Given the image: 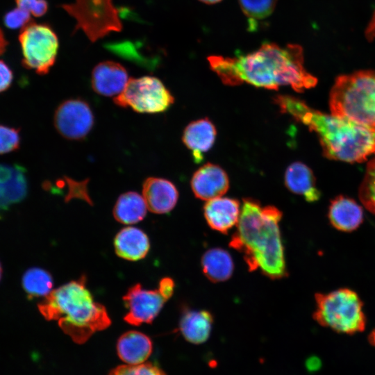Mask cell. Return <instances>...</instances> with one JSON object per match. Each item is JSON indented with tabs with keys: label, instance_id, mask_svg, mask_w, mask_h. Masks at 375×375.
Here are the masks:
<instances>
[{
	"label": "cell",
	"instance_id": "1",
	"mask_svg": "<svg viewBox=\"0 0 375 375\" xmlns=\"http://www.w3.org/2000/svg\"><path fill=\"white\" fill-rule=\"evenodd\" d=\"M208 60L211 69L228 85L246 83L269 90L290 85L301 92L317 83V78L304 68L303 49L298 44L280 47L265 42L256 51L245 55L233 58L211 56Z\"/></svg>",
	"mask_w": 375,
	"mask_h": 375
},
{
	"label": "cell",
	"instance_id": "2",
	"mask_svg": "<svg viewBox=\"0 0 375 375\" xmlns=\"http://www.w3.org/2000/svg\"><path fill=\"white\" fill-rule=\"evenodd\" d=\"M282 212L274 206L244 198L229 246L242 254L250 272L260 269L271 279L287 276L279 223Z\"/></svg>",
	"mask_w": 375,
	"mask_h": 375
},
{
	"label": "cell",
	"instance_id": "3",
	"mask_svg": "<svg viewBox=\"0 0 375 375\" xmlns=\"http://www.w3.org/2000/svg\"><path fill=\"white\" fill-rule=\"evenodd\" d=\"M274 101L282 112L290 114L316 133L328 158L359 162L375 153V124L322 113L290 95H277Z\"/></svg>",
	"mask_w": 375,
	"mask_h": 375
},
{
	"label": "cell",
	"instance_id": "4",
	"mask_svg": "<svg viewBox=\"0 0 375 375\" xmlns=\"http://www.w3.org/2000/svg\"><path fill=\"white\" fill-rule=\"evenodd\" d=\"M38 308L47 320L57 321L64 333L78 344L111 324L106 308L94 301L86 287L85 276L52 290Z\"/></svg>",
	"mask_w": 375,
	"mask_h": 375
},
{
	"label": "cell",
	"instance_id": "5",
	"mask_svg": "<svg viewBox=\"0 0 375 375\" xmlns=\"http://www.w3.org/2000/svg\"><path fill=\"white\" fill-rule=\"evenodd\" d=\"M330 109L332 115L375 124V71L338 76L331 91Z\"/></svg>",
	"mask_w": 375,
	"mask_h": 375
},
{
	"label": "cell",
	"instance_id": "6",
	"mask_svg": "<svg viewBox=\"0 0 375 375\" xmlns=\"http://www.w3.org/2000/svg\"><path fill=\"white\" fill-rule=\"evenodd\" d=\"M313 319L333 331L353 334L362 331L366 319L362 302L353 290L341 288L328 293H316Z\"/></svg>",
	"mask_w": 375,
	"mask_h": 375
},
{
	"label": "cell",
	"instance_id": "7",
	"mask_svg": "<svg viewBox=\"0 0 375 375\" xmlns=\"http://www.w3.org/2000/svg\"><path fill=\"white\" fill-rule=\"evenodd\" d=\"M60 6L75 19L74 32L82 30L92 42L122 30L119 12L112 0H74Z\"/></svg>",
	"mask_w": 375,
	"mask_h": 375
},
{
	"label": "cell",
	"instance_id": "8",
	"mask_svg": "<svg viewBox=\"0 0 375 375\" xmlns=\"http://www.w3.org/2000/svg\"><path fill=\"white\" fill-rule=\"evenodd\" d=\"M174 98L156 77L131 78L124 90L114 99L116 105L141 113H159L173 104Z\"/></svg>",
	"mask_w": 375,
	"mask_h": 375
},
{
	"label": "cell",
	"instance_id": "9",
	"mask_svg": "<svg viewBox=\"0 0 375 375\" xmlns=\"http://www.w3.org/2000/svg\"><path fill=\"white\" fill-rule=\"evenodd\" d=\"M23 60L26 68L47 74L54 65L59 48L58 37L47 24L30 22L20 32Z\"/></svg>",
	"mask_w": 375,
	"mask_h": 375
},
{
	"label": "cell",
	"instance_id": "10",
	"mask_svg": "<svg viewBox=\"0 0 375 375\" xmlns=\"http://www.w3.org/2000/svg\"><path fill=\"white\" fill-rule=\"evenodd\" d=\"M53 124L63 138L81 140L93 128L94 117L87 101L79 98L69 99L57 107L53 116Z\"/></svg>",
	"mask_w": 375,
	"mask_h": 375
},
{
	"label": "cell",
	"instance_id": "11",
	"mask_svg": "<svg viewBox=\"0 0 375 375\" xmlns=\"http://www.w3.org/2000/svg\"><path fill=\"white\" fill-rule=\"evenodd\" d=\"M167 300L158 288L153 290H145L140 283L135 284L123 297V301L128 309L124 319L133 326L151 324Z\"/></svg>",
	"mask_w": 375,
	"mask_h": 375
},
{
	"label": "cell",
	"instance_id": "12",
	"mask_svg": "<svg viewBox=\"0 0 375 375\" xmlns=\"http://www.w3.org/2000/svg\"><path fill=\"white\" fill-rule=\"evenodd\" d=\"M190 185L197 198L208 201L222 197L228 191L229 179L221 167L208 162L194 173Z\"/></svg>",
	"mask_w": 375,
	"mask_h": 375
},
{
	"label": "cell",
	"instance_id": "13",
	"mask_svg": "<svg viewBox=\"0 0 375 375\" xmlns=\"http://www.w3.org/2000/svg\"><path fill=\"white\" fill-rule=\"evenodd\" d=\"M128 79V72L122 65L106 60L98 63L92 69L91 85L100 95L117 96L125 88Z\"/></svg>",
	"mask_w": 375,
	"mask_h": 375
},
{
	"label": "cell",
	"instance_id": "14",
	"mask_svg": "<svg viewBox=\"0 0 375 375\" xmlns=\"http://www.w3.org/2000/svg\"><path fill=\"white\" fill-rule=\"evenodd\" d=\"M142 197L149 210L156 214H165L175 207L178 192L169 180L149 177L142 183Z\"/></svg>",
	"mask_w": 375,
	"mask_h": 375
},
{
	"label": "cell",
	"instance_id": "15",
	"mask_svg": "<svg viewBox=\"0 0 375 375\" xmlns=\"http://www.w3.org/2000/svg\"><path fill=\"white\" fill-rule=\"evenodd\" d=\"M240 210L238 199L219 197L207 201L203 206V215L212 229L225 234L237 225Z\"/></svg>",
	"mask_w": 375,
	"mask_h": 375
},
{
	"label": "cell",
	"instance_id": "16",
	"mask_svg": "<svg viewBox=\"0 0 375 375\" xmlns=\"http://www.w3.org/2000/svg\"><path fill=\"white\" fill-rule=\"evenodd\" d=\"M25 169L19 165L0 164V210L22 201L28 192Z\"/></svg>",
	"mask_w": 375,
	"mask_h": 375
},
{
	"label": "cell",
	"instance_id": "17",
	"mask_svg": "<svg viewBox=\"0 0 375 375\" xmlns=\"http://www.w3.org/2000/svg\"><path fill=\"white\" fill-rule=\"evenodd\" d=\"M216 135L215 126L207 117L193 121L185 128L182 140L191 151L194 162L203 160V154L212 147Z\"/></svg>",
	"mask_w": 375,
	"mask_h": 375
},
{
	"label": "cell",
	"instance_id": "18",
	"mask_svg": "<svg viewBox=\"0 0 375 375\" xmlns=\"http://www.w3.org/2000/svg\"><path fill=\"white\" fill-rule=\"evenodd\" d=\"M118 357L127 365L145 362L153 351V343L146 334L128 331L120 335L116 345Z\"/></svg>",
	"mask_w": 375,
	"mask_h": 375
},
{
	"label": "cell",
	"instance_id": "19",
	"mask_svg": "<svg viewBox=\"0 0 375 375\" xmlns=\"http://www.w3.org/2000/svg\"><path fill=\"white\" fill-rule=\"evenodd\" d=\"M114 247L119 257L130 261H137L146 257L150 249V242L142 230L128 226L117 233L114 239Z\"/></svg>",
	"mask_w": 375,
	"mask_h": 375
},
{
	"label": "cell",
	"instance_id": "20",
	"mask_svg": "<svg viewBox=\"0 0 375 375\" xmlns=\"http://www.w3.org/2000/svg\"><path fill=\"white\" fill-rule=\"evenodd\" d=\"M212 324L213 316L210 312L185 308L182 312L178 328L188 342L200 344L209 338Z\"/></svg>",
	"mask_w": 375,
	"mask_h": 375
},
{
	"label": "cell",
	"instance_id": "21",
	"mask_svg": "<svg viewBox=\"0 0 375 375\" xmlns=\"http://www.w3.org/2000/svg\"><path fill=\"white\" fill-rule=\"evenodd\" d=\"M328 215L331 225L344 232L354 231L363 221L362 208L354 200L343 196L331 201Z\"/></svg>",
	"mask_w": 375,
	"mask_h": 375
},
{
	"label": "cell",
	"instance_id": "22",
	"mask_svg": "<svg viewBox=\"0 0 375 375\" xmlns=\"http://www.w3.org/2000/svg\"><path fill=\"white\" fill-rule=\"evenodd\" d=\"M284 183L291 192L301 195L308 202L319 199L320 192L316 187L312 170L301 162L290 164L285 172Z\"/></svg>",
	"mask_w": 375,
	"mask_h": 375
},
{
	"label": "cell",
	"instance_id": "23",
	"mask_svg": "<svg viewBox=\"0 0 375 375\" xmlns=\"http://www.w3.org/2000/svg\"><path fill=\"white\" fill-rule=\"evenodd\" d=\"M201 264L203 273L213 283L229 279L234 270V263L231 254L222 248L207 250L201 257Z\"/></svg>",
	"mask_w": 375,
	"mask_h": 375
},
{
	"label": "cell",
	"instance_id": "24",
	"mask_svg": "<svg viewBox=\"0 0 375 375\" xmlns=\"http://www.w3.org/2000/svg\"><path fill=\"white\" fill-rule=\"evenodd\" d=\"M147 209L142 195L135 192H127L121 194L116 201L113 216L122 224H133L144 218Z\"/></svg>",
	"mask_w": 375,
	"mask_h": 375
},
{
	"label": "cell",
	"instance_id": "25",
	"mask_svg": "<svg viewBox=\"0 0 375 375\" xmlns=\"http://www.w3.org/2000/svg\"><path fill=\"white\" fill-rule=\"evenodd\" d=\"M53 278L46 270L33 267L28 269L22 278V285L30 297H46L53 288Z\"/></svg>",
	"mask_w": 375,
	"mask_h": 375
},
{
	"label": "cell",
	"instance_id": "26",
	"mask_svg": "<svg viewBox=\"0 0 375 375\" xmlns=\"http://www.w3.org/2000/svg\"><path fill=\"white\" fill-rule=\"evenodd\" d=\"M359 198L364 206L375 215V158L367 165L359 188Z\"/></svg>",
	"mask_w": 375,
	"mask_h": 375
},
{
	"label": "cell",
	"instance_id": "27",
	"mask_svg": "<svg viewBox=\"0 0 375 375\" xmlns=\"http://www.w3.org/2000/svg\"><path fill=\"white\" fill-rule=\"evenodd\" d=\"M243 13L252 20L263 19L274 12L278 0H238Z\"/></svg>",
	"mask_w": 375,
	"mask_h": 375
},
{
	"label": "cell",
	"instance_id": "28",
	"mask_svg": "<svg viewBox=\"0 0 375 375\" xmlns=\"http://www.w3.org/2000/svg\"><path fill=\"white\" fill-rule=\"evenodd\" d=\"M108 375H166L158 366L151 362L122 365L112 369Z\"/></svg>",
	"mask_w": 375,
	"mask_h": 375
},
{
	"label": "cell",
	"instance_id": "29",
	"mask_svg": "<svg viewBox=\"0 0 375 375\" xmlns=\"http://www.w3.org/2000/svg\"><path fill=\"white\" fill-rule=\"evenodd\" d=\"M20 142L21 137L19 129L0 124V155L18 149Z\"/></svg>",
	"mask_w": 375,
	"mask_h": 375
},
{
	"label": "cell",
	"instance_id": "30",
	"mask_svg": "<svg viewBox=\"0 0 375 375\" xmlns=\"http://www.w3.org/2000/svg\"><path fill=\"white\" fill-rule=\"evenodd\" d=\"M31 14L19 8L8 12L3 18L5 25L11 29L23 28L31 22Z\"/></svg>",
	"mask_w": 375,
	"mask_h": 375
},
{
	"label": "cell",
	"instance_id": "31",
	"mask_svg": "<svg viewBox=\"0 0 375 375\" xmlns=\"http://www.w3.org/2000/svg\"><path fill=\"white\" fill-rule=\"evenodd\" d=\"M17 7L35 17L44 15L48 10L46 0H15Z\"/></svg>",
	"mask_w": 375,
	"mask_h": 375
},
{
	"label": "cell",
	"instance_id": "32",
	"mask_svg": "<svg viewBox=\"0 0 375 375\" xmlns=\"http://www.w3.org/2000/svg\"><path fill=\"white\" fill-rule=\"evenodd\" d=\"M13 80L12 72L8 65L0 60V93L8 90Z\"/></svg>",
	"mask_w": 375,
	"mask_h": 375
},
{
	"label": "cell",
	"instance_id": "33",
	"mask_svg": "<svg viewBox=\"0 0 375 375\" xmlns=\"http://www.w3.org/2000/svg\"><path fill=\"white\" fill-rule=\"evenodd\" d=\"M158 288L162 294L169 299L174 293V281L169 277H165L160 281Z\"/></svg>",
	"mask_w": 375,
	"mask_h": 375
},
{
	"label": "cell",
	"instance_id": "34",
	"mask_svg": "<svg viewBox=\"0 0 375 375\" xmlns=\"http://www.w3.org/2000/svg\"><path fill=\"white\" fill-rule=\"evenodd\" d=\"M365 35L369 40H372L375 38V14L367 28Z\"/></svg>",
	"mask_w": 375,
	"mask_h": 375
},
{
	"label": "cell",
	"instance_id": "35",
	"mask_svg": "<svg viewBox=\"0 0 375 375\" xmlns=\"http://www.w3.org/2000/svg\"><path fill=\"white\" fill-rule=\"evenodd\" d=\"M8 42L6 40L3 33L0 28V55H1L6 49Z\"/></svg>",
	"mask_w": 375,
	"mask_h": 375
},
{
	"label": "cell",
	"instance_id": "36",
	"mask_svg": "<svg viewBox=\"0 0 375 375\" xmlns=\"http://www.w3.org/2000/svg\"><path fill=\"white\" fill-rule=\"evenodd\" d=\"M369 342L375 346V329H374L369 335Z\"/></svg>",
	"mask_w": 375,
	"mask_h": 375
},
{
	"label": "cell",
	"instance_id": "37",
	"mask_svg": "<svg viewBox=\"0 0 375 375\" xmlns=\"http://www.w3.org/2000/svg\"><path fill=\"white\" fill-rule=\"evenodd\" d=\"M206 4H215L220 2L222 0H199Z\"/></svg>",
	"mask_w": 375,
	"mask_h": 375
},
{
	"label": "cell",
	"instance_id": "38",
	"mask_svg": "<svg viewBox=\"0 0 375 375\" xmlns=\"http://www.w3.org/2000/svg\"><path fill=\"white\" fill-rule=\"evenodd\" d=\"M1 274H2V269H1V264H0V280H1Z\"/></svg>",
	"mask_w": 375,
	"mask_h": 375
}]
</instances>
